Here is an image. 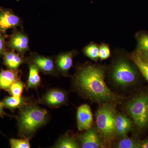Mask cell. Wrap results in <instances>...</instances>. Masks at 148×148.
Listing matches in <instances>:
<instances>
[{"label":"cell","instance_id":"obj_1","mask_svg":"<svg viewBox=\"0 0 148 148\" xmlns=\"http://www.w3.org/2000/svg\"><path fill=\"white\" fill-rule=\"evenodd\" d=\"M106 69L100 65L86 64L79 67L74 77L75 86L83 97L94 103L112 102L116 95L105 82Z\"/></svg>","mask_w":148,"mask_h":148},{"label":"cell","instance_id":"obj_2","mask_svg":"<svg viewBox=\"0 0 148 148\" xmlns=\"http://www.w3.org/2000/svg\"><path fill=\"white\" fill-rule=\"evenodd\" d=\"M45 109L33 104L23 106L18 117V132L24 138H32L39 128L44 125L48 119Z\"/></svg>","mask_w":148,"mask_h":148},{"label":"cell","instance_id":"obj_3","mask_svg":"<svg viewBox=\"0 0 148 148\" xmlns=\"http://www.w3.org/2000/svg\"><path fill=\"white\" fill-rule=\"evenodd\" d=\"M128 56H120L114 60L111 65L110 75L116 85L126 87L135 83L138 73Z\"/></svg>","mask_w":148,"mask_h":148},{"label":"cell","instance_id":"obj_4","mask_svg":"<svg viewBox=\"0 0 148 148\" xmlns=\"http://www.w3.org/2000/svg\"><path fill=\"white\" fill-rule=\"evenodd\" d=\"M117 113L110 102L102 103L96 111V123L98 132L101 138L109 141L116 134L115 122Z\"/></svg>","mask_w":148,"mask_h":148},{"label":"cell","instance_id":"obj_5","mask_svg":"<svg viewBox=\"0 0 148 148\" xmlns=\"http://www.w3.org/2000/svg\"><path fill=\"white\" fill-rule=\"evenodd\" d=\"M126 109L134 124L140 129L148 126V94L143 93L127 103Z\"/></svg>","mask_w":148,"mask_h":148},{"label":"cell","instance_id":"obj_6","mask_svg":"<svg viewBox=\"0 0 148 148\" xmlns=\"http://www.w3.org/2000/svg\"><path fill=\"white\" fill-rule=\"evenodd\" d=\"M6 43L12 50L16 51L22 56L30 50L29 37L22 30H14Z\"/></svg>","mask_w":148,"mask_h":148},{"label":"cell","instance_id":"obj_7","mask_svg":"<svg viewBox=\"0 0 148 148\" xmlns=\"http://www.w3.org/2000/svg\"><path fill=\"white\" fill-rule=\"evenodd\" d=\"M22 27V21L10 9L0 7V33L5 36L7 31Z\"/></svg>","mask_w":148,"mask_h":148},{"label":"cell","instance_id":"obj_8","mask_svg":"<svg viewBox=\"0 0 148 148\" xmlns=\"http://www.w3.org/2000/svg\"><path fill=\"white\" fill-rule=\"evenodd\" d=\"M78 138L81 147L83 148L103 147L101 136L92 127L86 130L83 134L79 135Z\"/></svg>","mask_w":148,"mask_h":148},{"label":"cell","instance_id":"obj_9","mask_svg":"<svg viewBox=\"0 0 148 148\" xmlns=\"http://www.w3.org/2000/svg\"><path fill=\"white\" fill-rule=\"evenodd\" d=\"M77 126L79 131L90 128L93 122V117L90 106L84 104L79 107L77 113Z\"/></svg>","mask_w":148,"mask_h":148},{"label":"cell","instance_id":"obj_10","mask_svg":"<svg viewBox=\"0 0 148 148\" xmlns=\"http://www.w3.org/2000/svg\"><path fill=\"white\" fill-rule=\"evenodd\" d=\"M30 62L34 64L39 71L44 73H52L55 70V64L52 58L39 55L37 53H32Z\"/></svg>","mask_w":148,"mask_h":148},{"label":"cell","instance_id":"obj_11","mask_svg":"<svg viewBox=\"0 0 148 148\" xmlns=\"http://www.w3.org/2000/svg\"><path fill=\"white\" fill-rule=\"evenodd\" d=\"M127 56L148 82V56L137 48Z\"/></svg>","mask_w":148,"mask_h":148},{"label":"cell","instance_id":"obj_12","mask_svg":"<svg viewBox=\"0 0 148 148\" xmlns=\"http://www.w3.org/2000/svg\"><path fill=\"white\" fill-rule=\"evenodd\" d=\"M68 100L66 92L59 89L49 91L42 98V101L46 105L52 107H59L65 104Z\"/></svg>","mask_w":148,"mask_h":148},{"label":"cell","instance_id":"obj_13","mask_svg":"<svg viewBox=\"0 0 148 148\" xmlns=\"http://www.w3.org/2000/svg\"><path fill=\"white\" fill-rule=\"evenodd\" d=\"M77 53L76 51L73 50L62 52L58 54L55 61L58 71L62 74H68L73 66V58Z\"/></svg>","mask_w":148,"mask_h":148},{"label":"cell","instance_id":"obj_14","mask_svg":"<svg viewBox=\"0 0 148 148\" xmlns=\"http://www.w3.org/2000/svg\"><path fill=\"white\" fill-rule=\"evenodd\" d=\"M132 122L131 120L124 114H117L115 122L116 134L121 138L127 136L132 129Z\"/></svg>","mask_w":148,"mask_h":148},{"label":"cell","instance_id":"obj_15","mask_svg":"<svg viewBox=\"0 0 148 148\" xmlns=\"http://www.w3.org/2000/svg\"><path fill=\"white\" fill-rule=\"evenodd\" d=\"M18 75L16 70H2L0 72V88L9 89L12 85L18 80Z\"/></svg>","mask_w":148,"mask_h":148},{"label":"cell","instance_id":"obj_16","mask_svg":"<svg viewBox=\"0 0 148 148\" xmlns=\"http://www.w3.org/2000/svg\"><path fill=\"white\" fill-rule=\"evenodd\" d=\"M3 56L4 64L11 70H16L25 61L23 56L19 53H15V51L13 50L5 51Z\"/></svg>","mask_w":148,"mask_h":148},{"label":"cell","instance_id":"obj_17","mask_svg":"<svg viewBox=\"0 0 148 148\" xmlns=\"http://www.w3.org/2000/svg\"><path fill=\"white\" fill-rule=\"evenodd\" d=\"M29 75L27 81L28 88L37 87L40 83V77L39 74V69L34 64L29 63Z\"/></svg>","mask_w":148,"mask_h":148},{"label":"cell","instance_id":"obj_18","mask_svg":"<svg viewBox=\"0 0 148 148\" xmlns=\"http://www.w3.org/2000/svg\"><path fill=\"white\" fill-rule=\"evenodd\" d=\"M99 45L92 42L84 48L82 51L86 56L97 62L99 59Z\"/></svg>","mask_w":148,"mask_h":148},{"label":"cell","instance_id":"obj_19","mask_svg":"<svg viewBox=\"0 0 148 148\" xmlns=\"http://www.w3.org/2000/svg\"><path fill=\"white\" fill-rule=\"evenodd\" d=\"M55 147L59 148H78L80 147L77 141L73 137L65 136L61 138L55 145Z\"/></svg>","mask_w":148,"mask_h":148},{"label":"cell","instance_id":"obj_20","mask_svg":"<svg viewBox=\"0 0 148 148\" xmlns=\"http://www.w3.org/2000/svg\"><path fill=\"white\" fill-rule=\"evenodd\" d=\"M137 41V49L142 51L148 56V34L141 32L136 36Z\"/></svg>","mask_w":148,"mask_h":148},{"label":"cell","instance_id":"obj_21","mask_svg":"<svg viewBox=\"0 0 148 148\" xmlns=\"http://www.w3.org/2000/svg\"><path fill=\"white\" fill-rule=\"evenodd\" d=\"M24 98H16L14 96L8 97L4 99L3 103L4 106L11 109H14L21 107L25 103Z\"/></svg>","mask_w":148,"mask_h":148},{"label":"cell","instance_id":"obj_22","mask_svg":"<svg viewBox=\"0 0 148 148\" xmlns=\"http://www.w3.org/2000/svg\"><path fill=\"white\" fill-rule=\"evenodd\" d=\"M139 143L132 138L125 136L121 138L115 147L118 148H139Z\"/></svg>","mask_w":148,"mask_h":148},{"label":"cell","instance_id":"obj_23","mask_svg":"<svg viewBox=\"0 0 148 148\" xmlns=\"http://www.w3.org/2000/svg\"><path fill=\"white\" fill-rule=\"evenodd\" d=\"M24 85L20 81L17 80L10 86V92L11 95L16 98H20L24 89Z\"/></svg>","mask_w":148,"mask_h":148},{"label":"cell","instance_id":"obj_24","mask_svg":"<svg viewBox=\"0 0 148 148\" xmlns=\"http://www.w3.org/2000/svg\"><path fill=\"white\" fill-rule=\"evenodd\" d=\"M11 148H30L29 139L24 138V139H11L10 141Z\"/></svg>","mask_w":148,"mask_h":148},{"label":"cell","instance_id":"obj_25","mask_svg":"<svg viewBox=\"0 0 148 148\" xmlns=\"http://www.w3.org/2000/svg\"><path fill=\"white\" fill-rule=\"evenodd\" d=\"M111 51L109 45L106 43H101L99 45V57L101 61L106 60L111 56Z\"/></svg>","mask_w":148,"mask_h":148},{"label":"cell","instance_id":"obj_26","mask_svg":"<svg viewBox=\"0 0 148 148\" xmlns=\"http://www.w3.org/2000/svg\"><path fill=\"white\" fill-rule=\"evenodd\" d=\"M5 36L0 33V56L3 55L5 52L6 43L5 41Z\"/></svg>","mask_w":148,"mask_h":148},{"label":"cell","instance_id":"obj_27","mask_svg":"<svg viewBox=\"0 0 148 148\" xmlns=\"http://www.w3.org/2000/svg\"><path fill=\"white\" fill-rule=\"evenodd\" d=\"M139 148H148V138L139 142Z\"/></svg>","mask_w":148,"mask_h":148},{"label":"cell","instance_id":"obj_28","mask_svg":"<svg viewBox=\"0 0 148 148\" xmlns=\"http://www.w3.org/2000/svg\"><path fill=\"white\" fill-rule=\"evenodd\" d=\"M4 105L3 103L0 102V116H3L5 114V113L4 112L3 107Z\"/></svg>","mask_w":148,"mask_h":148}]
</instances>
